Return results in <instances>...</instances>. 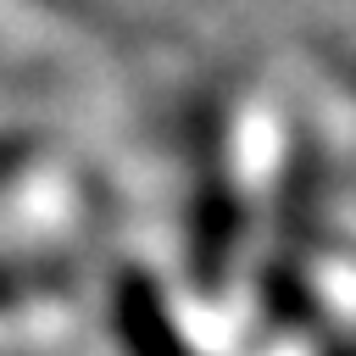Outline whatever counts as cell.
Returning a JSON list of instances; mask_svg holds the SVG:
<instances>
[{
  "label": "cell",
  "instance_id": "6da1fadb",
  "mask_svg": "<svg viewBox=\"0 0 356 356\" xmlns=\"http://www.w3.org/2000/svg\"><path fill=\"white\" fill-rule=\"evenodd\" d=\"M11 289H17V284H11V273H0V306L11 300Z\"/></svg>",
  "mask_w": 356,
  "mask_h": 356
}]
</instances>
